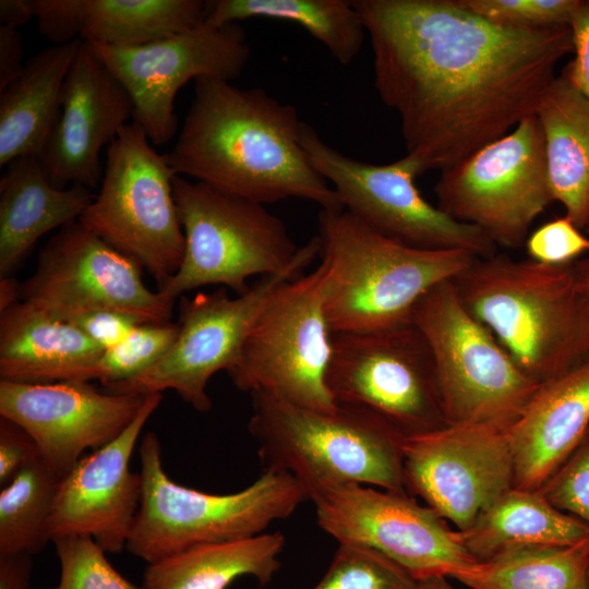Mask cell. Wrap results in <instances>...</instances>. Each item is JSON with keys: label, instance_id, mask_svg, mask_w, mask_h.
Segmentation results:
<instances>
[{"label": "cell", "instance_id": "34", "mask_svg": "<svg viewBox=\"0 0 589 589\" xmlns=\"http://www.w3.org/2000/svg\"><path fill=\"white\" fill-rule=\"evenodd\" d=\"M178 323H141L117 346L104 350L95 370L101 385L131 378L151 368L171 348Z\"/></svg>", "mask_w": 589, "mask_h": 589}, {"label": "cell", "instance_id": "37", "mask_svg": "<svg viewBox=\"0 0 589 589\" xmlns=\"http://www.w3.org/2000/svg\"><path fill=\"white\" fill-rule=\"evenodd\" d=\"M539 491L554 507L589 528V429Z\"/></svg>", "mask_w": 589, "mask_h": 589}, {"label": "cell", "instance_id": "17", "mask_svg": "<svg viewBox=\"0 0 589 589\" xmlns=\"http://www.w3.org/2000/svg\"><path fill=\"white\" fill-rule=\"evenodd\" d=\"M313 503L317 525L338 543L374 550L416 580L454 578L478 562L458 530L407 492L350 484Z\"/></svg>", "mask_w": 589, "mask_h": 589}, {"label": "cell", "instance_id": "31", "mask_svg": "<svg viewBox=\"0 0 589 589\" xmlns=\"http://www.w3.org/2000/svg\"><path fill=\"white\" fill-rule=\"evenodd\" d=\"M454 579L470 589H589V538L568 545L510 549Z\"/></svg>", "mask_w": 589, "mask_h": 589}, {"label": "cell", "instance_id": "20", "mask_svg": "<svg viewBox=\"0 0 589 589\" xmlns=\"http://www.w3.org/2000/svg\"><path fill=\"white\" fill-rule=\"evenodd\" d=\"M163 400L145 396L130 425L112 442L86 454L59 484L48 532L51 542L70 536L93 538L106 553H120L137 514L143 480L130 468L137 440Z\"/></svg>", "mask_w": 589, "mask_h": 589}, {"label": "cell", "instance_id": "25", "mask_svg": "<svg viewBox=\"0 0 589 589\" xmlns=\"http://www.w3.org/2000/svg\"><path fill=\"white\" fill-rule=\"evenodd\" d=\"M82 39L52 45L0 89V167L43 154L59 118L63 85Z\"/></svg>", "mask_w": 589, "mask_h": 589}, {"label": "cell", "instance_id": "49", "mask_svg": "<svg viewBox=\"0 0 589 589\" xmlns=\"http://www.w3.org/2000/svg\"><path fill=\"white\" fill-rule=\"evenodd\" d=\"M585 231H586L587 235L589 236V219H588L587 226H586V228H585Z\"/></svg>", "mask_w": 589, "mask_h": 589}, {"label": "cell", "instance_id": "12", "mask_svg": "<svg viewBox=\"0 0 589 589\" xmlns=\"http://www.w3.org/2000/svg\"><path fill=\"white\" fill-rule=\"evenodd\" d=\"M434 192L440 209L479 228L496 247L525 245L531 225L553 202L536 115L441 171Z\"/></svg>", "mask_w": 589, "mask_h": 589}, {"label": "cell", "instance_id": "29", "mask_svg": "<svg viewBox=\"0 0 589 589\" xmlns=\"http://www.w3.org/2000/svg\"><path fill=\"white\" fill-rule=\"evenodd\" d=\"M205 20L201 0H77L79 38L131 47L192 29Z\"/></svg>", "mask_w": 589, "mask_h": 589}, {"label": "cell", "instance_id": "1", "mask_svg": "<svg viewBox=\"0 0 589 589\" xmlns=\"http://www.w3.org/2000/svg\"><path fill=\"white\" fill-rule=\"evenodd\" d=\"M373 52L374 87L399 118L421 172L446 170L536 113L567 26L495 24L459 0H352Z\"/></svg>", "mask_w": 589, "mask_h": 589}, {"label": "cell", "instance_id": "13", "mask_svg": "<svg viewBox=\"0 0 589 589\" xmlns=\"http://www.w3.org/2000/svg\"><path fill=\"white\" fill-rule=\"evenodd\" d=\"M301 144L344 208L375 231L420 249H458L478 257L496 253V244L482 230L456 220L421 195L414 180L422 172L412 157L384 165L359 160L328 145L305 122Z\"/></svg>", "mask_w": 589, "mask_h": 589}, {"label": "cell", "instance_id": "40", "mask_svg": "<svg viewBox=\"0 0 589 589\" xmlns=\"http://www.w3.org/2000/svg\"><path fill=\"white\" fill-rule=\"evenodd\" d=\"M39 33L53 45L79 38L77 0H32Z\"/></svg>", "mask_w": 589, "mask_h": 589}, {"label": "cell", "instance_id": "36", "mask_svg": "<svg viewBox=\"0 0 589 589\" xmlns=\"http://www.w3.org/2000/svg\"><path fill=\"white\" fill-rule=\"evenodd\" d=\"M471 12L515 28L569 26L580 0H459Z\"/></svg>", "mask_w": 589, "mask_h": 589}, {"label": "cell", "instance_id": "4", "mask_svg": "<svg viewBox=\"0 0 589 589\" xmlns=\"http://www.w3.org/2000/svg\"><path fill=\"white\" fill-rule=\"evenodd\" d=\"M320 256L326 266L324 311L333 334L410 322L417 302L454 279L478 256L407 245L366 226L346 208L321 209Z\"/></svg>", "mask_w": 589, "mask_h": 589}, {"label": "cell", "instance_id": "9", "mask_svg": "<svg viewBox=\"0 0 589 589\" xmlns=\"http://www.w3.org/2000/svg\"><path fill=\"white\" fill-rule=\"evenodd\" d=\"M99 192L79 223L136 261L163 288L185 248L173 195L177 176L134 121L107 147Z\"/></svg>", "mask_w": 589, "mask_h": 589}, {"label": "cell", "instance_id": "32", "mask_svg": "<svg viewBox=\"0 0 589 589\" xmlns=\"http://www.w3.org/2000/svg\"><path fill=\"white\" fill-rule=\"evenodd\" d=\"M61 477L38 457L0 491V555L40 552Z\"/></svg>", "mask_w": 589, "mask_h": 589}, {"label": "cell", "instance_id": "5", "mask_svg": "<svg viewBox=\"0 0 589 589\" xmlns=\"http://www.w3.org/2000/svg\"><path fill=\"white\" fill-rule=\"evenodd\" d=\"M251 396L248 428L262 461L290 474L308 501L350 484L407 492L405 436L375 413L348 405L320 411L264 393Z\"/></svg>", "mask_w": 589, "mask_h": 589}, {"label": "cell", "instance_id": "10", "mask_svg": "<svg viewBox=\"0 0 589 589\" xmlns=\"http://www.w3.org/2000/svg\"><path fill=\"white\" fill-rule=\"evenodd\" d=\"M325 275L321 262L274 293L228 371L238 389L308 409H336L326 385L333 333L324 311Z\"/></svg>", "mask_w": 589, "mask_h": 589}, {"label": "cell", "instance_id": "44", "mask_svg": "<svg viewBox=\"0 0 589 589\" xmlns=\"http://www.w3.org/2000/svg\"><path fill=\"white\" fill-rule=\"evenodd\" d=\"M32 570L29 553L0 555V589H29Z\"/></svg>", "mask_w": 589, "mask_h": 589}, {"label": "cell", "instance_id": "7", "mask_svg": "<svg viewBox=\"0 0 589 589\" xmlns=\"http://www.w3.org/2000/svg\"><path fill=\"white\" fill-rule=\"evenodd\" d=\"M173 195L184 254L177 273L157 289L171 299L212 285L241 294L250 277L279 274L320 255L317 236L298 247L285 223L261 203L180 176Z\"/></svg>", "mask_w": 589, "mask_h": 589}, {"label": "cell", "instance_id": "42", "mask_svg": "<svg viewBox=\"0 0 589 589\" xmlns=\"http://www.w3.org/2000/svg\"><path fill=\"white\" fill-rule=\"evenodd\" d=\"M569 27L574 58L562 71L589 98V0H580Z\"/></svg>", "mask_w": 589, "mask_h": 589}, {"label": "cell", "instance_id": "3", "mask_svg": "<svg viewBox=\"0 0 589 589\" xmlns=\"http://www.w3.org/2000/svg\"><path fill=\"white\" fill-rule=\"evenodd\" d=\"M453 283L468 312L537 384L589 359V303L574 262L548 265L495 253L474 259Z\"/></svg>", "mask_w": 589, "mask_h": 589}, {"label": "cell", "instance_id": "22", "mask_svg": "<svg viewBox=\"0 0 589 589\" xmlns=\"http://www.w3.org/2000/svg\"><path fill=\"white\" fill-rule=\"evenodd\" d=\"M589 429V359L540 385L505 432L515 488L539 490Z\"/></svg>", "mask_w": 589, "mask_h": 589}, {"label": "cell", "instance_id": "38", "mask_svg": "<svg viewBox=\"0 0 589 589\" xmlns=\"http://www.w3.org/2000/svg\"><path fill=\"white\" fill-rule=\"evenodd\" d=\"M525 247L532 261L548 265L568 264L589 252V236L565 215L529 233Z\"/></svg>", "mask_w": 589, "mask_h": 589}, {"label": "cell", "instance_id": "45", "mask_svg": "<svg viewBox=\"0 0 589 589\" xmlns=\"http://www.w3.org/2000/svg\"><path fill=\"white\" fill-rule=\"evenodd\" d=\"M34 19L32 0H1L0 26L17 28Z\"/></svg>", "mask_w": 589, "mask_h": 589}, {"label": "cell", "instance_id": "19", "mask_svg": "<svg viewBox=\"0 0 589 589\" xmlns=\"http://www.w3.org/2000/svg\"><path fill=\"white\" fill-rule=\"evenodd\" d=\"M144 399L99 390L89 382L0 380V417L23 428L41 459L61 478L87 452L117 438L134 420Z\"/></svg>", "mask_w": 589, "mask_h": 589}, {"label": "cell", "instance_id": "8", "mask_svg": "<svg viewBox=\"0 0 589 589\" xmlns=\"http://www.w3.org/2000/svg\"><path fill=\"white\" fill-rule=\"evenodd\" d=\"M410 322L431 349L446 424L506 432L540 387L461 302L453 279L431 288Z\"/></svg>", "mask_w": 589, "mask_h": 589}, {"label": "cell", "instance_id": "30", "mask_svg": "<svg viewBox=\"0 0 589 589\" xmlns=\"http://www.w3.org/2000/svg\"><path fill=\"white\" fill-rule=\"evenodd\" d=\"M252 17L300 25L342 65L359 55L366 35L361 16L348 0H209L205 21L223 25Z\"/></svg>", "mask_w": 589, "mask_h": 589}, {"label": "cell", "instance_id": "21", "mask_svg": "<svg viewBox=\"0 0 589 589\" xmlns=\"http://www.w3.org/2000/svg\"><path fill=\"white\" fill-rule=\"evenodd\" d=\"M133 118L132 99L84 41L68 72L53 132L39 157L57 188L95 189L104 170L100 154Z\"/></svg>", "mask_w": 589, "mask_h": 589}, {"label": "cell", "instance_id": "46", "mask_svg": "<svg viewBox=\"0 0 589 589\" xmlns=\"http://www.w3.org/2000/svg\"><path fill=\"white\" fill-rule=\"evenodd\" d=\"M20 285L13 276L0 278V311L20 301Z\"/></svg>", "mask_w": 589, "mask_h": 589}, {"label": "cell", "instance_id": "16", "mask_svg": "<svg viewBox=\"0 0 589 589\" xmlns=\"http://www.w3.org/2000/svg\"><path fill=\"white\" fill-rule=\"evenodd\" d=\"M87 45L124 86L133 103V121L156 146L178 132L175 99L182 86L201 77L231 82L251 56L239 23L215 25L205 20L139 46Z\"/></svg>", "mask_w": 589, "mask_h": 589}, {"label": "cell", "instance_id": "11", "mask_svg": "<svg viewBox=\"0 0 589 589\" xmlns=\"http://www.w3.org/2000/svg\"><path fill=\"white\" fill-rule=\"evenodd\" d=\"M327 388L336 405L366 409L402 436L447 425L429 344L411 323L333 334Z\"/></svg>", "mask_w": 589, "mask_h": 589}, {"label": "cell", "instance_id": "41", "mask_svg": "<svg viewBox=\"0 0 589 589\" xmlns=\"http://www.w3.org/2000/svg\"><path fill=\"white\" fill-rule=\"evenodd\" d=\"M92 341L103 350L110 349L125 339L136 325L134 317L111 310H98L83 313L71 321Z\"/></svg>", "mask_w": 589, "mask_h": 589}, {"label": "cell", "instance_id": "35", "mask_svg": "<svg viewBox=\"0 0 589 589\" xmlns=\"http://www.w3.org/2000/svg\"><path fill=\"white\" fill-rule=\"evenodd\" d=\"M53 543L61 575L52 589H142L115 569L93 538L70 536Z\"/></svg>", "mask_w": 589, "mask_h": 589}, {"label": "cell", "instance_id": "18", "mask_svg": "<svg viewBox=\"0 0 589 589\" xmlns=\"http://www.w3.org/2000/svg\"><path fill=\"white\" fill-rule=\"evenodd\" d=\"M402 467L406 491L458 531L515 485L505 432L481 425L447 424L404 437Z\"/></svg>", "mask_w": 589, "mask_h": 589}, {"label": "cell", "instance_id": "27", "mask_svg": "<svg viewBox=\"0 0 589 589\" xmlns=\"http://www.w3.org/2000/svg\"><path fill=\"white\" fill-rule=\"evenodd\" d=\"M286 539L281 532L209 542L147 564L142 589H227L236 579L271 582L280 568Z\"/></svg>", "mask_w": 589, "mask_h": 589}, {"label": "cell", "instance_id": "28", "mask_svg": "<svg viewBox=\"0 0 589 589\" xmlns=\"http://www.w3.org/2000/svg\"><path fill=\"white\" fill-rule=\"evenodd\" d=\"M478 561L528 545H568L589 538V528L554 507L539 490L512 488L459 531Z\"/></svg>", "mask_w": 589, "mask_h": 589}, {"label": "cell", "instance_id": "6", "mask_svg": "<svg viewBox=\"0 0 589 589\" xmlns=\"http://www.w3.org/2000/svg\"><path fill=\"white\" fill-rule=\"evenodd\" d=\"M143 491L127 550L146 564L195 545L265 532L308 497L288 473L265 468L241 491L202 492L176 483L165 471L161 444L147 432L139 448Z\"/></svg>", "mask_w": 589, "mask_h": 589}, {"label": "cell", "instance_id": "15", "mask_svg": "<svg viewBox=\"0 0 589 589\" xmlns=\"http://www.w3.org/2000/svg\"><path fill=\"white\" fill-rule=\"evenodd\" d=\"M142 269L77 220L41 248L35 271L20 285V300L67 322L98 310L121 312L140 323L170 322L175 299L149 289Z\"/></svg>", "mask_w": 589, "mask_h": 589}, {"label": "cell", "instance_id": "14", "mask_svg": "<svg viewBox=\"0 0 589 589\" xmlns=\"http://www.w3.org/2000/svg\"><path fill=\"white\" fill-rule=\"evenodd\" d=\"M313 262L306 261L275 275L260 277L250 288L230 297L227 288L182 298L178 335L168 352L142 373L103 386L117 395L146 396L176 392L200 412L212 408L207 385L239 359L244 342L274 293Z\"/></svg>", "mask_w": 589, "mask_h": 589}, {"label": "cell", "instance_id": "2", "mask_svg": "<svg viewBox=\"0 0 589 589\" xmlns=\"http://www.w3.org/2000/svg\"><path fill=\"white\" fill-rule=\"evenodd\" d=\"M302 123L262 88L201 77L166 156L177 176L263 205L297 197L342 208L301 144Z\"/></svg>", "mask_w": 589, "mask_h": 589}, {"label": "cell", "instance_id": "39", "mask_svg": "<svg viewBox=\"0 0 589 589\" xmlns=\"http://www.w3.org/2000/svg\"><path fill=\"white\" fill-rule=\"evenodd\" d=\"M40 457L33 437L17 423L0 417V486L7 485Z\"/></svg>", "mask_w": 589, "mask_h": 589}, {"label": "cell", "instance_id": "43", "mask_svg": "<svg viewBox=\"0 0 589 589\" xmlns=\"http://www.w3.org/2000/svg\"><path fill=\"white\" fill-rule=\"evenodd\" d=\"M22 37L17 28L0 26V89L15 80L23 71Z\"/></svg>", "mask_w": 589, "mask_h": 589}, {"label": "cell", "instance_id": "26", "mask_svg": "<svg viewBox=\"0 0 589 589\" xmlns=\"http://www.w3.org/2000/svg\"><path fill=\"white\" fill-rule=\"evenodd\" d=\"M553 202L581 230L589 219V98L562 71L536 110Z\"/></svg>", "mask_w": 589, "mask_h": 589}, {"label": "cell", "instance_id": "48", "mask_svg": "<svg viewBox=\"0 0 589 589\" xmlns=\"http://www.w3.org/2000/svg\"><path fill=\"white\" fill-rule=\"evenodd\" d=\"M417 589H457L454 587L448 577L438 576L431 577L423 580H418Z\"/></svg>", "mask_w": 589, "mask_h": 589}, {"label": "cell", "instance_id": "33", "mask_svg": "<svg viewBox=\"0 0 589 589\" xmlns=\"http://www.w3.org/2000/svg\"><path fill=\"white\" fill-rule=\"evenodd\" d=\"M417 585L407 570L381 553L338 543L329 567L312 589H417Z\"/></svg>", "mask_w": 589, "mask_h": 589}, {"label": "cell", "instance_id": "23", "mask_svg": "<svg viewBox=\"0 0 589 589\" xmlns=\"http://www.w3.org/2000/svg\"><path fill=\"white\" fill-rule=\"evenodd\" d=\"M103 351L72 323L24 301L0 311V380L91 382Z\"/></svg>", "mask_w": 589, "mask_h": 589}, {"label": "cell", "instance_id": "47", "mask_svg": "<svg viewBox=\"0 0 589 589\" xmlns=\"http://www.w3.org/2000/svg\"><path fill=\"white\" fill-rule=\"evenodd\" d=\"M578 287L589 303V257L574 262Z\"/></svg>", "mask_w": 589, "mask_h": 589}, {"label": "cell", "instance_id": "24", "mask_svg": "<svg viewBox=\"0 0 589 589\" xmlns=\"http://www.w3.org/2000/svg\"><path fill=\"white\" fill-rule=\"evenodd\" d=\"M0 178V278L12 276L37 241L77 221L96 193L83 185L57 188L39 158L10 161Z\"/></svg>", "mask_w": 589, "mask_h": 589}]
</instances>
